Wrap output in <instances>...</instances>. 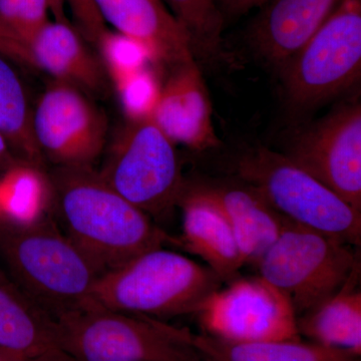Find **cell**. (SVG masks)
<instances>
[{
    "label": "cell",
    "instance_id": "d6a6232c",
    "mask_svg": "<svg viewBox=\"0 0 361 361\" xmlns=\"http://www.w3.org/2000/svg\"><path fill=\"white\" fill-rule=\"evenodd\" d=\"M20 358L16 357V356L8 355L4 351L0 350V361H21Z\"/></svg>",
    "mask_w": 361,
    "mask_h": 361
},
{
    "label": "cell",
    "instance_id": "5b68a950",
    "mask_svg": "<svg viewBox=\"0 0 361 361\" xmlns=\"http://www.w3.org/2000/svg\"><path fill=\"white\" fill-rule=\"evenodd\" d=\"M54 322L56 345L77 361H208L191 331L148 316L89 307Z\"/></svg>",
    "mask_w": 361,
    "mask_h": 361
},
{
    "label": "cell",
    "instance_id": "6da1fadb",
    "mask_svg": "<svg viewBox=\"0 0 361 361\" xmlns=\"http://www.w3.org/2000/svg\"><path fill=\"white\" fill-rule=\"evenodd\" d=\"M49 180L65 234L99 276L145 252L180 246L179 239L114 191L94 169L58 167Z\"/></svg>",
    "mask_w": 361,
    "mask_h": 361
},
{
    "label": "cell",
    "instance_id": "3957f363",
    "mask_svg": "<svg viewBox=\"0 0 361 361\" xmlns=\"http://www.w3.org/2000/svg\"><path fill=\"white\" fill-rule=\"evenodd\" d=\"M222 284L208 266L161 247L97 278L92 307L155 319L196 314Z\"/></svg>",
    "mask_w": 361,
    "mask_h": 361
},
{
    "label": "cell",
    "instance_id": "603a6c76",
    "mask_svg": "<svg viewBox=\"0 0 361 361\" xmlns=\"http://www.w3.org/2000/svg\"><path fill=\"white\" fill-rule=\"evenodd\" d=\"M173 16L187 30L194 56L213 65L227 61L223 47L224 18L217 0H165Z\"/></svg>",
    "mask_w": 361,
    "mask_h": 361
},
{
    "label": "cell",
    "instance_id": "4dcf8cb0",
    "mask_svg": "<svg viewBox=\"0 0 361 361\" xmlns=\"http://www.w3.org/2000/svg\"><path fill=\"white\" fill-rule=\"evenodd\" d=\"M18 158H16L13 149L9 147L6 137L0 133V169L11 168L14 164L18 163Z\"/></svg>",
    "mask_w": 361,
    "mask_h": 361
},
{
    "label": "cell",
    "instance_id": "d6986e66",
    "mask_svg": "<svg viewBox=\"0 0 361 361\" xmlns=\"http://www.w3.org/2000/svg\"><path fill=\"white\" fill-rule=\"evenodd\" d=\"M356 270L334 296L296 318L299 336L311 342L361 355V291Z\"/></svg>",
    "mask_w": 361,
    "mask_h": 361
},
{
    "label": "cell",
    "instance_id": "1f68e13d",
    "mask_svg": "<svg viewBox=\"0 0 361 361\" xmlns=\"http://www.w3.org/2000/svg\"><path fill=\"white\" fill-rule=\"evenodd\" d=\"M49 4H51V13L54 16V21L68 23V16L66 14L65 0H49Z\"/></svg>",
    "mask_w": 361,
    "mask_h": 361
},
{
    "label": "cell",
    "instance_id": "7402d4cb",
    "mask_svg": "<svg viewBox=\"0 0 361 361\" xmlns=\"http://www.w3.org/2000/svg\"><path fill=\"white\" fill-rule=\"evenodd\" d=\"M52 200L51 180L27 161H18L0 180V215L8 222L30 225L47 216Z\"/></svg>",
    "mask_w": 361,
    "mask_h": 361
},
{
    "label": "cell",
    "instance_id": "ba28073f",
    "mask_svg": "<svg viewBox=\"0 0 361 361\" xmlns=\"http://www.w3.org/2000/svg\"><path fill=\"white\" fill-rule=\"evenodd\" d=\"M296 110L316 108L355 85L361 75V0H343L279 71Z\"/></svg>",
    "mask_w": 361,
    "mask_h": 361
},
{
    "label": "cell",
    "instance_id": "d4e9b609",
    "mask_svg": "<svg viewBox=\"0 0 361 361\" xmlns=\"http://www.w3.org/2000/svg\"><path fill=\"white\" fill-rule=\"evenodd\" d=\"M49 0H0V20L26 44L49 23Z\"/></svg>",
    "mask_w": 361,
    "mask_h": 361
},
{
    "label": "cell",
    "instance_id": "9c48e42d",
    "mask_svg": "<svg viewBox=\"0 0 361 361\" xmlns=\"http://www.w3.org/2000/svg\"><path fill=\"white\" fill-rule=\"evenodd\" d=\"M209 336L233 343L301 339L290 303L260 276L232 280L196 313Z\"/></svg>",
    "mask_w": 361,
    "mask_h": 361
},
{
    "label": "cell",
    "instance_id": "44dd1931",
    "mask_svg": "<svg viewBox=\"0 0 361 361\" xmlns=\"http://www.w3.org/2000/svg\"><path fill=\"white\" fill-rule=\"evenodd\" d=\"M9 61L0 54V133L21 161L42 168L44 158L32 135V108Z\"/></svg>",
    "mask_w": 361,
    "mask_h": 361
},
{
    "label": "cell",
    "instance_id": "8fae6325",
    "mask_svg": "<svg viewBox=\"0 0 361 361\" xmlns=\"http://www.w3.org/2000/svg\"><path fill=\"white\" fill-rule=\"evenodd\" d=\"M361 212V104H345L294 137L283 153Z\"/></svg>",
    "mask_w": 361,
    "mask_h": 361
},
{
    "label": "cell",
    "instance_id": "f1b7e54d",
    "mask_svg": "<svg viewBox=\"0 0 361 361\" xmlns=\"http://www.w3.org/2000/svg\"><path fill=\"white\" fill-rule=\"evenodd\" d=\"M269 0H217L218 7L224 20L237 18L256 7L264 6Z\"/></svg>",
    "mask_w": 361,
    "mask_h": 361
},
{
    "label": "cell",
    "instance_id": "484cf974",
    "mask_svg": "<svg viewBox=\"0 0 361 361\" xmlns=\"http://www.w3.org/2000/svg\"><path fill=\"white\" fill-rule=\"evenodd\" d=\"M116 87L129 118L151 115L159 89L149 73L141 68L116 82Z\"/></svg>",
    "mask_w": 361,
    "mask_h": 361
},
{
    "label": "cell",
    "instance_id": "2e32d148",
    "mask_svg": "<svg viewBox=\"0 0 361 361\" xmlns=\"http://www.w3.org/2000/svg\"><path fill=\"white\" fill-rule=\"evenodd\" d=\"M199 186L219 205L229 221L244 265L257 264L288 220L276 212L256 190L241 180Z\"/></svg>",
    "mask_w": 361,
    "mask_h": 361
},
{
    "label": "cell",
    "instance_id": "277c9868",
    "mask_svg": "<svg viewBox=\"0 0 361 361\" xmlns=\"http://www.w3.org/2000/svg\"><path fill=\"white\" fill-rule=\"evenodd\" d=\"M233 170L237 180L256 190L285 219L360 245L361 212L283 153L265 147L246 149Z\"/></svg>",
    "mask_w": 361,
    "mask_h": 361
},
{
    "label": "cell",
    "instance_id": "8992f818",
    "mask_svg": "<svg viewBox=\"0 0 361 361\" xmlns=\"http://www.w3.org/2000/svg\"><path fill=\"white\" fill-rule=\"evenodd\" d=\"M256 266L296 318L341 291L360 269L353 245L290 221Z\"/></svg>",
    "mask_w": 361,
    "mask_h": 361
},
{
    "label": "cell",
    "instance_id": "83f0119b",
    "mask_svg": "<svg viewBox=\"0 0 361 361\" xmlns=\"http://www.w3.org/2000/svg\"><path fill=\"white\" fill-rule=\"evenodd\" d=\"M0 54L25 68H37L28 45L0 20Z\"/></svg>",
    "mask_w": 361,
    "mask_h": 361
},
{
    "label": "cell",
    "instance_id": "4316f807",
    "mask_svg": "<svg viewBox=\"0 0 361 361\" xmlns=\"http://www.w3.org/2000/svg\"><path fill=\"white\" fill-rule=\"evenodd\" d=\"M70 7L78 32L85 40L96 44L104 32L108 30L96 0H65Z\"/></svg>",
    "mask_w": 361,
    "mask_h": 361
},
{
    "label": "cell",
    "instance_id": "7a4b0ae2",
    "mask_svg": "<svg viewBox=\"0 0 361 361\" xmlns=\"http://www.w3.org/2000/svg\"><path fill=\"white\" fill-rule=\"evenodd\" d=\"M0 255L11 279L52 319L92 307L99 275L49 217L30 225L0 224Z\"/></svg>",
    "mask_w": 361,
    "mask_h": 361
},
{
    "label": "cell",
    "instance_id": "52a82bcc",
    "mask_svg": "<svg viewBox=\"0 0 361 361\" xmlns=\"http://www.w3.org/2000/svg\"><path fill=\"white\" fill-rule=\"evenodd\" d=\"M97 173L152 219L167 217L186 186L176 145L149 116L129 118Z\"/></svg>",
    "mask_w": 361,
    "mask_h": 361
},
{
    "label": "cell",
    "instance_id": "30bf717a",
    "mask_svg": "<svg viewBox=\"0 0 361 361\" xmlns=\"http://www.w3.org/2000/svg\"><path fill=\"white\" fill-rule=\"evenodd\" d=\"M33 137L59 167L92 168L106 146L103 111L75 85L54 80L32 108Z\"/></svg>",
    "mask_w": 361,
    "mask_h": 361
},
{
    "label": "cell",
    "instance_id": "7c38bea8",
    "mask_svg": "<svg viewBox=\"0 0 361 361\" xmlns=\"http://www.w3.org/2000/svg\"><path fill=\"white\" fill-rule=\"evenodd\" d=\"M171 68L149 116L175 145L198 152L217 148L212 103L198 63L193 59Z\"/></svg>",
    "mask_w": 361,
    "mask_h": 361
},
{
    "label": "cell",
    "instance_id": "cb8c5ba5",
    "mask_svg": "<svg viewBox=\"0 0 361 361\" xmlns=\"http://www.w3.org/2000/svg\"><path fill=\"white\" fill-rule=\"evenodd\" d=\"M115 84L142 68L149 52L139 42L116 32L106 30L97 44Z\"/></svg>",
    "mask_w": 361,
    "mask_h": 361
},
{
    "label": "cell",
    "instance_id": "e0dca14e",
    "mask_svg": "<svg viewBox=\"0 0 361 361\" xmlns=\"http://www.w3.org/2000/svg\"><path fill=\"white\" fill-rule=\"evenodd\" d=\"M28 47L37 70L47 71L54 80L84 92H102L106 87L103 66L70 23L49 21L33 35Z\"/></svg>",
    "mask_w": 361,
    "mask_h": 361
},
{
    "label": "cell",
    "instance_id": "ffe728a7",
    "mask_svg": "<svg viewBox=\"0 0 361 361\" xmlns=\"http://www.w3.org/2000/svg\"><path fill=\"white\" fill-rule=\"evenodd\" d=\"M190 341L208 361H358V356L314 342L276 341L233 343L190 334Z\"/></svg>",
    "mask_w": 361,
    "mask_h": 361
},
{
    "label": "cell",
    "instance_id": "f546056e",
    "mask_svg": "<svg viewBox=\"0 0 361 361\" xmlns=\"http://www.w3.org/2000/svg\"><path fill=\"white\" fill-rule=\"evenodd\" d=\"M21 361H77L73 356L59 348L47 349L39 355L30 356Z\"/></svg>",
    "mask_w": 361,
    "mask_h": 361
},
{
    "label": "cell",
    "instance_id": "5bb4252c",
    "mask_svg": "<svg viewBox=\"0 0 361 361\" xmlns=\"http://www.w3.org/2000/svg\"><path fill=\"white\" fill-rule=\"evenodd\" d=\"M104 23L141 44L149 58L174 68L195 59L184 26L161 0H96Z\"/></svg>",
    "mask_w": 361,
    "mask_h": 361
},
{
    "label": "cell",
    "instance_id": "ac0fdd59",
    "mask_svg": "<svg viewBox=\"0 0 361 361\" xmlns=\"http://www.w3.org/2000/svg\"><path fill=\"white\" fill-rule=\"evenodd\" d=\"M52 348L56 322L0 269V350L25 360Z\"/></svg>",
    "mask_w": 361,
    "mask_h": 361
},
{
    "label": "cell",
    "instance_id": "9a60e30c",
    "mask_svg": "<svg viewBox=\"0 0 361 361\" xmlns=\"http://www.w3.org/2000/svg\"><path fill=\"white\" fill-rule=\"evenodd\" d=\"M178 207L183 213L180 246L203 259L223 283L239 277L244 262L231 225L219 205L199 185L186 183Z\"/></svg>",
    "mask_w": 361,
    "mask_h": 361
},
{
    "label": "cell",
    "instance_id": "4fadbf2b",
    "mask_svg": "<svg viewBox=\"0 0 361 361\" xmlns=\"http://www.w3.org/2000/svg\"><path fill=\"white\" fill-rule=\"evenodd\" d=\"M343 0H269L252 21L247 42L271 68L280 71Z\"/></svg>",
    "mask_w": 361,
    "mask_h": 361
}]
</instances>
